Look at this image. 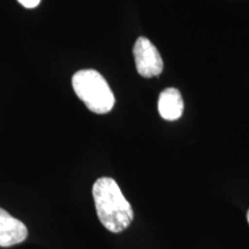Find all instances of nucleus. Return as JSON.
I'll return each instance as SVG.
<instances>
[{
    "label": "nucleus",
    "instance_id": "1",
    "mask_svg": "<svg viewBox=\"0 0 249 249\" xmlns=\"http://www.w3.org/2000/svg\"><path fill=\"white\" fill-rule=\"evenodd\" d=\"M92 196L99 220L110 232H123L133 222L132 205L126 200L116 180L107 177L96 180Z\"/></svg>",
    "mask_w": 249,
    "mask_h": 249
},
{
    "label": "nucleus",
    "instance_id": "2",
    "mask_svg": "<svg viewBox=\"0 0 249 249\" xmlns=\"http://www.w3.org/2000/svg\"><path fill=\"white\" fill-rule=\"evenodd\" d=\"M74 91L93 113H108L114 107L116 98L101 73L95 70L76 71L71 79Z\"/></svg>",
    "mask_w": 249,
    "mask_h": 249
},
{
    "label": "nucleus",
    "instance_id": "3",
    "mask_svg": "<svg viewBox=\"0 0 249 249\" xmlns=\"http://www.w3.org/2000/svg\"><path fill=\"white\" fill-rule=\"evenodd\" d=\"M136 71L140 75L150 79L160 75L163 71V59L160 51L145 37H139L133 49Z\"/></svg>",
    "mask_w": 249,
    "mask_h": 249
},
{
    "label": "nucleus",
    "instance_id": "4",
    "mask_svg": "<svg viewBox=\"0 0 249 249\" xmlns=\"http://www.w3.org/2000/svg\"><path fill=\"white\" fill-rule=\"evenodd\" d=\"M27 236V226L0 208V247H11L21 244Z\"/></svg>",
    "mask_w": 249,
    "mask_h": 249
},
{
    "label": "nucleus",
    "instance_id": "5",
    "mask_svg": "<svg viewBox=\"0 0 249 249\" xmlns=\"http://www.w3.org/2000/svg\"><path fill=\"white\" fill-rule=\"evenodd\" d=\"M158 111L167 121L178 120L182 116L183 99L178 89L167 88L161 91L158 98Z\"/></svg>",
    "mask_w": 249,
    "mask_h": 249
},
{
    "label": "nucleus",
    "instance_id": "6",
    "mask_svg": "<svg viewBox=\"0 0 249 249\" xmlns=\"http://www.w3.org/2000/svg\"><path fill=\"white\" fill-rule=\"evenodd\" d=\"M18 1L26 8H35L39 5L40 0H18Z\"/></svg>",
    "mask_w": 249,
    "mask_h": 249
},
{
    "label": "nucleus",
    "instance_id": "7",
    "mask_svg": "<svg viewBox=\"0 0 249 249\" xmlns=\"http://www.w3.org/2000/svg\"><path fill=\"white\" fill-rule=\"evenodd\" d=\"M247 220H248V223H249V210H248V213H247Z\"/></svg>",
    "mask_w": 249,
    "mask_h": 249
}]
</instances>
